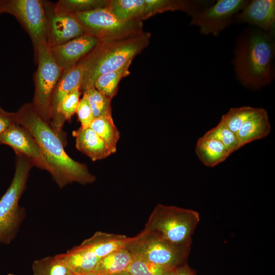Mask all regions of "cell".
<instances>
[{"label": "cell", "mask_w": 275, "mask_h": 275, "mask_svg": "<svg viewBox=\"0 0 275 275\" xmlns=\"http://www.w3.org/2000/svg\"><path fill=\"white\" fill-rule=\"evenodd\" d=\"M15 114L16 122L36 141L49 166V173L59 187L73 182L85 185L95 181L96 177L85 164L67 154L63 141L39 116L32 103L23 104Z\"/></svg>", "instance_id": "obj_1"}, {"label": "cell", "mask_w": 275, "mask_h": 275, "mask_svg": "<svg viewBox=\"0 0 275 275\" xmlns=\"http://www.w3.org/2000/svg\"><path fill=\"white\" fill-rule=\"evenodd\" d=\"M274 36L250 27L237 38L232 63L237 78L245 87L256 90L273 79Z\"/></svg>", "instance_id": "obj_2"}, {"label": "cell", "mask_w": 275, "mask_h": 275, "mask_svg": "<svg viewBox=\"0 0 275 275\" xmlns=\"http://www.w3.org/2000/svg\"><path fill=\"white\" fill-rule=\"evenodd\" d=\"M151 35L143 31L127 36L100 40L80 60L85 70L80 92L94 88L100 75L121 68L141 52L149 44Z\"/></svg>", "instance_id": "obj_3"}, {"label": "cell", "mask_w": 275, "mask_h": 275, "mask_svg": "<svg viewBox=\"0 0 275 275\" xmlns=\"http://www.w3.org/2000/svg\"><path fill=\"white\" fill-rule=\"evenodd\" d=\"M200 221L194 210L158 204L144 230L176 244L191 243V237Z\"/></svg>", "instance_id": "obj_4"}, {"label": "cell", "mask_w": 275, "mask_h": 275, "mask_svg": "<svg viewBox=\"0 0 275 275\" xmlns=\"http://www.w3.org/2000/svg\"><path fill=\"white\" fill-rule=\"evenodd\" d=\"M33 166L26 157L17 155L14 177L0 200V243L9 244L14 240L26 216V211L19 205V201Z\"/></svg>", "instance_id": "obj_5"}, {"label": "cell", "mask_w": 275, "mask_h": 275, "mask_svg": "<svg viewBox=\"0 0 275 275\" xmlns=\"http://www.w3.org/2000/svg\"><path fill=\"white\" fill-rule=\"evenodd\" d=\"M191 245L174 243L143 230L130 237L125 247L132 255L159 265L175 268L186 263Z\"/></svg>", "instance_id": "obj_6"}, {"label": "cell", "mask_w": 275, "mask_h": 275, "mask_svg": "<svg viewBox=\"0 0 275 275\" xmlns=\"http://www.w3.org/2000/svg\"><path fill=\"white\" fill-rule=\"evenodd\" d=\"M35 55L38 67L32 103L39 116L49 124L52 94L63 70L54 60L46 41L39 43Z\"/></svg>", "instance_id": "obj_7"}, {"label": "cell", "mask_w": 275, "mask_h": 275, "mask_svg": "<svg viewBox=\"0 0 275 275\" xmlns=\"http://www.w3.org/2000/svg\"><path fill=\"white\" fill-rule=\"evenodd\" d=\"M74 15L86 33L99 40L121 37L143 31L142 21H122L113 15L107 7Z\"/></svg>", "instance_id": "obj_8"}, {"label": "cell", "mask_w": 275, "mask_h": 275, "mask_svg": "<svg viewBox=\"0 0 275 275\" xmlns=\"http://www.w3.org/2000/svg\"><path fill=\"white\" fill-rule=\"evenodd\" d=\"M3 13L13 15L23 26L32 41L35 53L40 42H47L48 19L41 1H0V14Z\"/></svg>", "instance_id": "obj_9"}, {"label": "cell", "mask_w": 275, "mask_h": 275, "mask_svg": "<svg viewBox=\"0 0 275 275\" xmlns=\"http://www.w3.org/2000/svg\"><path fill=\"white\" fill-rule=\"evenodd\" d=\"M245 0H218L205 7L191 17L190 24L198 26L204 35L216 37L233 23L234 16L248 4Z\"/></svg>", "instance_id": "obj_10"}, {"label": "cell", "mask_w": 275, "mask_h": 275, "mask_svg": "<svg viewBox=\"0 0 275 275\" xmlns=\"http://www.w3.org/2000/svg\"><path fill=\"white\" fill-rule=\"evenodd\" d=\"M85 66L79 61L75 65L63 70L53 93L50 102V120L49 125L63 141V128L65 122L60 114V107L64 98L71 91L79 88L82 84Z\"/></svg>", "instance_id": "obj_11"}, {"label": "cell", "mask_w": 275, "mask_h": 275, "mask_svg": "<svg viewBox=\"0 0 275 275\" xmlns=\"http://www.w3.org/2000/svg\"><path fill=\"white\" fill-rule=\"evenodd\" d=\"M0 144L13 148L17 155H22L36 166L49 172V166L41 149L30 132L16 123L0 136Z\"/></svg>", "instance_id": "obj_12"}, {"label": "cell", "mask_w": 275, "mask_h": 275, "mask_svg": "<svg viewBox=\"0 0 275 275\" xmlns=\"http://www.w3.org/2000/svg\"><path fill=\"white\" fill-rule=\"evenodd\" d=\"M233 23H247L274 35L275 1H249L245 8L234 16Z\"/></svg>", "instance_id": "obj_13"}, {"label": "cell", "mask_w": 275, "mask_h": 275, "mask_svg": "<svg viewBox=\"0 0 275 275\" xmlns=\"http://www.w3.org/2000/svg\"><path fill=\"white\" fill-rule=\"evenodd\" d=\"M97 38L85 34L65 43L50 47L52 57L63 70L75 65L88 54L99 42Z\"/></svg>", "instance_id": "obj_14"}, {"label": "cell", "mask_w": 275, "mask_h": 275, "mask_svg": "<svg viewBox=\"0 0 275 275\" xmlns=\"http://www.w3.org/2000/svg\"><path fill=\"white\" fill-rule=\"evenodd\" d=\"M46 15L48 19L47 43L49 47L87 34L74 14L57 13L52 11Z\"/></svg>", "instance_id": "obj_15"}, {"label": "cell", "mask_w": 275, "mask_h": 275, "mask_svg": "<svg viewBox=\"0 0 275 275\" xmlns=\"http://www.w3.org/2000/svg\"><path fill=\"white\" fill-rule=\"evenodd\" d=\"M271 126L266 111L255 108L236 133L239 147L266 137L270 132Z\"/></svg>", "instance_id": "obj_16"}, {"label": "cell", "mask_w": 275, "mask_h": 275, "mask_svg": "<svg viewBox=\"0 0 275 275\" xmlns=\"http://www.w3.org/2000/svg\"><path fill=\"white\" fill-rule=\"evenodd\" d=\"M78 150L92 160L105 158L111 153L103 141L90 127H81L73 131Z\"/></svg>", "instance_id": "obj_17"}, {"label": "cell", "mask_w": 275, "mask_h": 275, "mask_svg": "<svg viewBox=\"0 0 275 275\" xmlns=\"http://www.w3.org/2000/svg\"><path fill=\"white\" fill-rule=\"evenodd\" d=\"M130 237L124 235L98 231L80 244L99 259L125 247Z\"/></svg>", "instance_id": "obj_18"}, {"label": "cell", "mask_w": 275, "mask_h": 275, "mask_svg": "<svg viewBox=\"0 0 275 275\" xmlns=\"http://www.w3.org/2000/svg\"><path fill=\"white\" fill-rule=\"evenodd\" d=\"M144 19L168 11H182L191 17L213 2L205 1L145 0Z\"/></svg>", "instance_id": "obj_19"}, {"label": "cell", "mask_w": 275, "mask_h": 275, "mask_svg": "<svg viewBox=\"0 0 275 275\" xmlns=\"http://www.w3.org/2000/svg\"><path fill=\"white\" fill-rule=\"evenodd\" d=\"M196 152L206 166L214 167L232 154L225 146L207 132L197 141Z\"/></svg>", "instance_id": "obj_20"}, {"label": "cell", "mask_w": 275, "mask_h": 275, "mask_svg": "<svg viewBox=\"0 0 275 275\" xmlns=\"http://www.w3.org/2000/svg\"><path fill=\"white\" fill-rule=\"evenodd\" d=\"M59 255L74 275L94 273L100 260L80 244L71 249L66 253Z\"/></svg>", "instance_id": "obj_21"}, {"label": "cell", "mask_w": 275, "mask_h": 275, "mask_svg": "<svg viewBox=\"0 0 275 275\" xmlns=\"http://www.w3.org/2000/svg\"><path fill=\"white\" fill-rule=\"evenodd\" d=\"M132 255L125 246L100 259L95 268L96 275H112L126 271Z\"/></svg>", "instance_id": "obj_22"}, {"label": "cell", "mask_w": 275, "mask_h": 275, "mask_svg": "<svg viewBox=\"0 0 275 275\" xmlns=\"http://www.w3.org/2000/svg\"><path fill=\"white\" fill-rule=\"evenodd\" d=\"M110 12L123 21L144 19L145 0H111L107 7Z\"/></svg>", "instance_id": "obj_23"}, {"label": "cell", "mask_w": 275, "mask_h": 275, "mask_svg": "<svg viewBox=\"0 0 275 275\" xmlns=\"http://www.w3.org/2000/svg\"><path fill=\"white\" fill-rule=\"evenodd\" d=\"M90 127L103 141L111 154L115 153L120 138V132L114 123L112 116L94 119Z\"/></svg>", "instance_id": "obj_24"}, {"label": "cell", "mask_w": 275, "mask_h": 275, "mask_svg": "<svg viewBox=\"0 0 275 275\" xmlns=\"http://www.w3.org/2000/svg\"><path fill=\"white\" fill-rule=\"evenodd\" d=\"M131 62H129L119 69L100 75L96 79L94 87L112 99L118 91L120 80L130 74L129 66Z\"/></svg>", "instance_id": "obj_25"}, {"label": "cell", "mask_w": 275, "mask_h": 275, "mask_svg": "<svg viewBox=\"0 0 275 275\" xmlns=\"http://www.w3.org/2000/svg\"><path fill=\"white\" fill-rule=\"evenodd\" d=\"M32 270L33 275H74L59 255L35 260Z\"/></svg>", "instance_id": "obj_26"}, {"label": "cell", "mask_w": 275, "mask_h": 275, "mask_svg": "<svg viewBox=\"0 0 275 275\" xmlns=\"http://www.w3.org/2000/svg\"><path fill=\"white\" fill-rule=\"evenodd\" d=\"M108 0H60L54 6L57 13L74 14L107 7Z\"/></svg>", "instance_id": "obj_27"}, {"label": "cell", "mask_w": 275, "mask_h": 275, "mask_svg": "<svg viewBox=\"0 0 275 275\" xmlns=\"http://www.w3.org/2000/svg\"><path fill=\"white\" fill-rule=\"evenodd\" d=\"M132 259L126 271L134 275H168L173 269L150 262L135 255Z\"/></svg>", "instance_id": "obj_28"}, {"label": "cell", "mask_w": 275, "mask_h": 275, "mask_svg": "<svg viewBox=\"0 0 275 275\" xmlns=\"http://www.w3.org/2000/svg\"><path fill=\"white\" fill-rule=\"evenodd\" d=\"M89 101L94 119L112 116L111 100L94 87L83 92Z\"/></svg>", "instance_id": "obj_29"}, {"label": "cell", "mask_w": 275, "mask_h": 275, "mask_svg": "<svg viewBox=\"0 0 275 275\" xmlns=\"http://www.w3.org/2000/svg\"><path fill=\"white\" fill-rule=\"evenodd\" d=\"M255 108L246 106L231 108L228 113L222 117L220 122L236 134Z\"/></svg>", "instance_id": "obj_30"}, {"label": "cell", "mask_w": 275, "mask_h": 275, "mask_svg": "<svg viewBox=\"0 0 275 275\" xmlns=\"http://www.w3.org/2000/svg\"><path fill=\"white\" fill-rule=\"evenodd\" d=\"M207 132L222 142L231 153L240 148L236 134L220 121Z\"/></svg>", "instance_id": "obj_31"}, {"label": "cell", "mask_w": 275, "mask_h": 275, "mask_svg": "<svg viewBox=\"0 0 275 275\" xmlns=\"http://www.w3.org/2000/svg\"><path fill=\"white\" fill-rule=\"evenodd\" d=\"M80 93V89L76 88L70 92L62 101L60 107V114L64 122L70 121L76 112Z\"/></svg>", "instance_id": "obj_32"}, {"label": "cell", "mask_w": 275, "mask_h": 275, "mask_svg": "<svg viewBox=\"0 0 275 275\" xmlns=\"http://www.w3.org/2000/svg\"><path fill=\"white\" fill-rule=\"evenodd\" d=\"M76 113L81 127L90 126L94 120L91 106L84 94L80 99Z\"/></svg>", "instance_id": "obj_33"}, {"label": "cell", "mask_w": 275, "mask_h": 275, "mask_svg": "<svg viewBox=\"0 0 275 275\" xmlns=\"http://www.w3.org/2000/svg\"><path fill=\"white\" fill-rule=\"evenodd\" d=\"M16 123L15 113L7 112L0 106V136Z\"/></svg>", "instance_id": "obj_34"}, {"label": "cell", "mask_w": 275, "mask_h": 275, "mask_svg": "<svg viewBox=\"0 0 275 275\" xmlns=\"http://www.w3.org/2000/svg\"><path fill=\"white\" fill-rule=\"evenodd\" d=\"M168 275H196L195 272L185 263L172 270Z\"/></svg>", "instance_id": "obj_35"}, {"label": "cell", "mask_w": 275, "mask_h": 275, "mask_svg": "<svg viewBox=\"0 0 275 275\" xmlns=\"http://www.w3.org/2000/svg\"><path fill=\"white\" fill-rule=\"evenodd\" d=\"M112 275H134V274H132L127 271H124L118 273H116V274H114Z\"/></svg>", "instance_id": "obj_36"}, {"label": "cell", "mask_w": 275, "mask_h": 275, "mask_svg": "<svg viewBox=\"0 0 275 275\" xmlns=\"http://www.w3.org/2000/svg\"><path fill=\"white\" fill-rule=\"evenodd\" d=\"M84 275H96L95 273H91V274H84Z\"/></svg>", "instance_id": "obj_37"}, {"label": "cell", "mask_w": 275, "mask_h": 275, "mask_svg": "<svg viewBox=\"0 0 275 275\" xmlns=\"http://www.w3.org/2000/svg\"><path fill=\"white\" fill-rule=\"evenodd\" d=\"M7 275H14V274H13V273H8V274H7Z\"/></svg>", "instance_id": "obj_38"}]
</instances>
